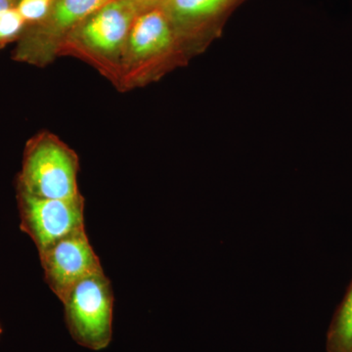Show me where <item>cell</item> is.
Wrapping results in <instances>:
<instances>
[{"mask_svg":"<svg viewBox=\"0 0 352 352\" xmlns=\"http://www.w3.org/2000/svg\"><path fill=\"white\" fill-rule=\"evenodd\" d=\"M112 0H58L51 17V25L59 31L69 29L91 17Z\"/></svg>","mask_w":352,"mask_h":352,"instance_id":"8","label":"cell"},{"mask_svg":"<svg viewBox=\"0 0 352 352\" xmlns=\"http://www.w3.org/2000/svg\"><path fill=\"white\" fill-rule=\"evenodd\" d=\"M14 1H15V2H16V3H18V2H19V1H20V0H14Z\"/></svg>","mask_w":352,"mask_h":352,"instance_id":"13","label":"cell"},{"mask_svg":"<svg viewBox=\"0 0 352 352\" xmlns=\"http://www.w3.org/2000/svg\"><path fill=\"white\" fill-rule=\"evenodd\" d=\"M62 303L67 327L80 346L101 351L110 344L113 293L112 284L103 270L78 282Z\"/></svg>","mask_w":352,"mask_h":352,"instance_id":"2","label":"cell"},{"mask_svg":"<svg viewBox=\"0 0 352 352\" xmlns=\"http://www.w3.org/2000/svg\"><path fill=\"white\" fill-rule=\"evenodd\" d=\"M14 0H0V46L17 38L25 25Z\"/></svg>","mask_w":352,"mask_h":352,"instance_id":"10","label":"cell"},{"mask_svg":"<svg viewBox=\"0 0 352 352\" xmlns=\"http://www.w3.org/2000/svg\"><path fill=\"white\" fill-rule=\"evenodd\" d=\"M228 0H166L163 10L170 22L187 25L212 17Z\"/></svg>","mask_w":352,"mask_h":352,"instance_id":"7","label":"cell"},{"mask_svg":"<svg viewBox=\"0 0 352 352\" xmlns=\"http://www.w3.org/2000/svg\"><path fill=\"white\" fill-rule=\"evenodd\" d=\"M1 333H2V329H1V327H0V335H1Z\"/></svg>","mask_w":352,"mask_h":352,"instance_id":"14","label":"cell"},{"mask_svg":"<svg viewBox=\"0 0 352 352\" xmlns=\"http://www.w3.org/2000/svg\"><path fill=\"white\" fill-rule=\"evenodd\" d=\"M21 229L34 241L38 252L85 226V199H44L19 192Z\"/></svg>","mask_w":352,"mask_h":352,"instance_id":"3","label":"cell"},{"mask_svg":"<svg viewBox=\"0 0 352 352\" xmlns=\"http://www.w3.org/2000/svg\"><path fill=\"white\" fill-rule=\"evenodd\" d=\"M53 0H20L17 9L27 23L39 22L50 12Z\"/></svg>","mask_w":352,"mask_h":352,"instance_id":"11","label":"cell"},{"mask_svg":"<svg viewBox=\"0 0 352 352\" xmlns=\"http://www.w3.org/2000/svg\"><path fill=\"white\" fill-rule=\"evenodd\" d=\"M38 254L46 283L62 302L78 282L103 270L85 228L57 241Z\"/></svg>","mask_w":352,"mask_h":352,"instance_id":"4","label":"cell"},{"mask_svg":"<svg viewBox=\"0 0 352 352\" xmlns=\"http://www.w3.org/2000/svg\"><path fill=\"white\" fill-rule=\"evenodd\" d=\"M78 159L61 141L43 135L34 139L25 149L18 190L44 199L80 198Z\"/></svg>","mask_w":352,"mask_h":352,"instance_id":"1","label":"cell"},{"mask_svg":"<svg viewBox=\"0 0 352 352\" xmlns=\"http://www.w3.org/2000/svg\"><path fill=\"white\" fill-rule=\"evenodd\" d=\"M129 3L135 7L138 12L150 10V9L156 8L159 6H163L166 0H126Z\"/></svg>","mask_w":352,"mask_h":352,"instance_id":"12","label":"cell"},{"mask_svg":"<svg viewBox=\"0 0 352 352\" xmlns=\"http://www.w3.org/2000/svg\"><path fill=\"white\" fill-rule=\"evenodd\" d=\"M127 41L131 54L136 59L163 54L170 50L173 41L168 15L156 7L136 16Z\"/></svg>","mask_w":352,"mask_h":352,"instance_id":"6","label":"cell"},{"mask_svg":"<svg viewBox=\"0 0 352 352\" xmlns=\"http://www.w3.org/2000/svg\"><path fill=\"white\" fill-rule=\"evenodd\" d=\"M138 13L126 0H112L87 21L82 28L83 41L98 52H117L129 38Z\"/></svg>","mask_w":352,"mask_h":352,"instance_id":"5","label":"cell"},{"mask_svg":"<svg viewBox=\"0 0 352 352\" xmlns=\"http://www.w3.org/2000/svg\"><path fill=\"white\" fill-rule=\"evenodd\" d=\"M327 351L352 352V283L329 328Z\"/></svg>","mask_w":352,"mask_h":352,"instance_id":"9","label":"cell"}]
</instances>
